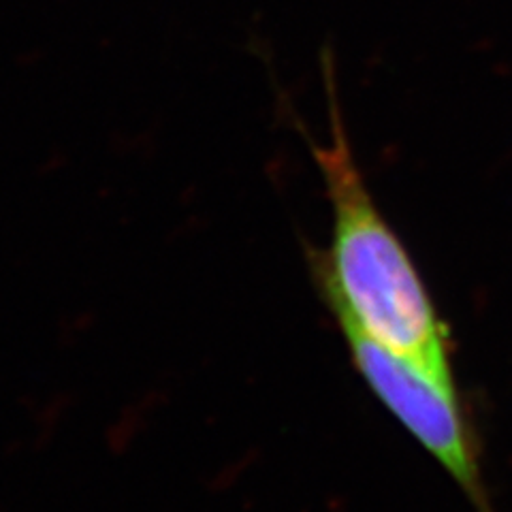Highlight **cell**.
<instances>
[{
  "label": "cell",
  "mask_w": 512,
  "mask_h": 512,
  "mask_svg": "<svg viewBox=\"0 0 512 512\" xmlns=\"http://www.w3.org/2000/svg\"><path fill=\"white\" fill-rule=\"evenodd\" d=\"M329 146L310 139L333 212L331 248L316 259V274L331 310L344 312L363 333L397 352L438 382L455 387L451 340L419 269L382 216L365 184L346 133L335 56L320 52Z\"/></svg>",
  "instance_id": "1"
},
{
  "label": "cell",
  "mask_w": 512,
  "mask_h": 512,
  "mask_svg": "<svg viewBox=\"0 0 512 512\" xmlns=\"http://www.w3.org/2000/svg\"><path fill=\"white\" fill-rule=\"evenodd\" d=\"M333 312L352 363L382 406L440 463L478 512H493L476 444L463 419L455 387L438 382L421 367L370 338L344 312Z\"/></svg>",
  "instance_id": "2"
}]
</instances>
